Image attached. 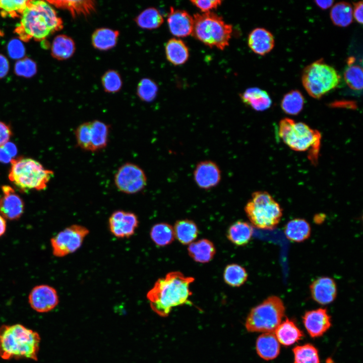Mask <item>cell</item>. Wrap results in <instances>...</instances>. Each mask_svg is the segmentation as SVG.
<instances>
[{"instance_id":"6da1fadb","label":"cell","mask_w":363,"mask_h":363,"mask_svg":"<svg viewBox=\"0 0 363 363\" xmlns=\"http://www.w3.org/2000/svg\"><path fill=\"white\" fill-rule=\"evenodd\" d=\"M195 278L179 271H172L159 278L147 294L152 310L158 315L166 317L173 308L191 305L190 285Z\"/></svg>"},{"instance_id":"7a4b0ae2","label":"cell","mask_w":363,"mask_h":363,"mask_svg":"<svg viewBox=\"0 0 363 363\" xmlns=\"http://www.w3.org/2000/svg\"><path fill=\"white\" fill-rule=\"evenodd\" d=\"M20 18L15 32L21 40L25 42L31 39L43 40L63 28V21L55 10L43 1H29Z\"/></svg>"},{"instance_id":"3957f363","label":"cell","mask_w":363,"mask_h":363,"mask_svg":"<svg viewBox=\"0 0 363 363\" xmlns=\"http://www.w3.org/2000/svg\"><path fill=\"white\" fill-rule=\"evenodd\" d=\"M40 337L38 333L17 324L0 327V357L12 358L38 359Z\"/></svg>"},{"instance_id":"277c9868","label":"cell","mask_w":363,"mask_h":363,"mask_svg":"<svg viewBox=\"0 0 363 363\" xmlns=\"http://www.w3.org/2000/svg\"><path fill=\"white\" fill-rule=\"evenodd\" d=\"M11 163L9 179L23 192L45 189L54 175L53 171L45 169L32 158L19 157L13 159Z\"/></svg>"},{"instance_id":"5b68a950","label":"cell","mask_w":363,"mask_h":363,"mask_svg":"<svg viewBox=\"0 0 363 363\" xmlns=\"http://www.w3.org/2000/svg\"><path fill=\"white\" fill-rule=\"evenodd\" d=\"M192 35L198 40L210 47L220 50L229 43L232 26L214 13L209 12L194 15Z\"/></svg>"},{"instance_id":"8992f818","label":"cell","mask_w":363,"mask_h":363,"mask_svg":"<svg viewBox=\"0 0 363 363\" xmlns=\"http://www.w3.org/2000/svg\"><path fill=\"white\" fill-rule=\"evenodd\" d=\"M245 211L251 223L261 229H274L282 216L279 204L266 191L253 193Z\"/></svg>"},{"instance_id":"52a82bcc","label":"cell","mask_w":363,"mask_h":363,"mask_svg":"<svg viewBox=\"0 0 363 363\" xmlns=\"http://www.w3.org/2000/svg\"><path fill=\"white\" fill-rule=\"evenodd\" d=\"M284 314L282 300L277 296H269L251 310L246 328L250 332H274Z\"/></svg>"},{"instance_id":"ba28073f","label":"cell","mask_w":363,"mask_h":363,"mask_svg":"<svg viewBox=\"0 0 363 363\" xmlns=\"http://www.w3.org/2000/svg\"><path fill=\"white\" fill-rule=\"evenodd\" d=\"M340 81V77L335 69L320 60L308 66L302 76L305 89L311 96L316 99L335 89Z\"/></svg>"},{"instance_id":"9c48e42d","label":"cell","mask_w":363,"mask_h":363,"mask_svg":"<svg viewBox=\"0 0 363 363\" xmlns=\"http://www.w3.org/2000/svg\"><path fill=\"white\" fill-rule=\"evenodd\" d=\"M278 134L283 142L294 151L318 149L321 135L305 123L283 118L279 124Z\"/></svg>"},{"instance_id":"30bf717a","label":"cell","mask_w":363,"mask_h":363,"mask_svg":"<svg viewBox=\"0 0 363 363\" xmlns=\"http://www.w3.org/2000/svg\"><path fill=\"white\" fill-rule=\"evenodd\" d=\"M89 232L88 228L78 224L60 231L50 240L53 255L63 257L75 252L81 247Z\"/></svg>"},{"instance_id":"8fae6325","label":"cell","mask_w":363,"mask_h":363,"mask_svg":"<svg viewBox=\"0 0 363 363\" xmlns=\"http://www.w3.org/2000/svg\"><path fill=\"white\" fill-rule=\"evenodd\" d=\"M114 183L122 193L134 194L145 188L147 178L144 171L139 165L127 162L118 168L114 176Z\"/></svg>"},{"instance_id":"7c38bea8","label":"cell","mask_w":363,"mask_h":363,"mask_svg":"<svg viewBox=\"0 0 363 363\" xmlns=\"http://www.w3.org/2000/svg\"><path fill=\"white\" fill-rule=\"evenodd\" d=\"M28 300L31 308L39 313L51 311L59 302L55 289L46 284L35 286L29 293Z\"/></svg>"},{"instance_id":"4fadbf2b","label":"cell","mask_w":363,"mask_h":363,"mask_svg":"<svg viewBox=\"0 0 363 363\" xmlns=\"http://www.w3.org/2000/svg\"><path fill=\"white\" fill-rule=\"evenodd\" d=\"M108 223L109 230L113 235L118 238H128L134 234L139 220L133 212L116 210L109 217Z\"/></svg>"},{"instance_id":"5bb4252c","label":"cell","mask_w":363,"mask_h":363,"mask_svg":"<svg viewBox=\"0 0 363 363\" xmlns=\"http://www.w3.org/2000/svg\"><path fill=\"white\" fill-rule=\"evenodd\" d=\"M221 173L218 165L211 160L199 162L194 171V179L201 189L209 190L217 186L221 180Z\"/></svg>"},{"instance_id":"9a60e30c","label":"cell","mask_w":363,"mask_h":363,"mask_svg":"<svg viewBox=\"0 0 363 363\" xmlns=\"http://www.w3.org/2000/svg\"><path fill=\"white\" fill-rule=\"evenodd\" d=\"M3 195L0 198V215L9 220H17L22 215L24 203L22 198L10 186L2 187Z\"/></svg>"},{"instance_id":"2e32d148","label":"cell","mask_w":363,"mask_h":363,"mask_svg":"<svg viewBox=\"0 0 363 363\" xmlns=\"http://www.w3.org/2000/svg\"><path fill=\"white\" fill-rule=\"evenodd\" d=\"M302 319L308 333L314 338L323 335L331 325L330 316L326 309L319 308L306 312Z\"/></svg>"},{"instance_id":"e0dca14e","label":"cell","mask_w":363,"mask_h":363,"mask_svg":"<svg viewBox=\"0 0 363 363\" xmlns=\"http://www.w3.org/2000/svg\"><path fill=\"white\" fill-rule=\"evenodd\" d=\"M167 20L169 31L173 35L184 37L192 33L194 19L186 11L170 7Z\"/></svg>"},{"instance_id":"ac0fdd59","label":"cell","mask_w":363,"mask_h":363,"mask_svg":"<svg viewBox=\"0 0 363 363\" xmlns=\"http://www.w3.org/2000/svg\"><path fill=\"white\" fill-rule=\"evenodd\" d=\"M313 299L321 305L329 304L335 299L337 289L335 281L328 277H321L315 280L310 286Z\"/></svg>"},{"instance_id":"d6986e66","label":"cell","mask_w":363,"mask_h":363,"mask_svg":"<svg viewBox=\"0 0 363 363\" xmlns=\"http://www.w3.org/2000/svg\"><path fill=\"white\" fill-rule=\"evenodd\" d=\"M248 43L253 52L264 55L273 48L274 39L272 34L268 30L263 28H257L249 34Z\"/></svg>"},{"instance_id":"ffe728a7","label":"cell","mask_w":363,"mask_h":363,"mask_svg":"<svg viewBox=\"0 0 363 363\" xmlns=\"http://www.w3.org/2000/svg\"><path fill=\"white\" fill-rule=\"evenodd\" d=\"M256 348L259 356L269 360L279 355L280 344L274 332L263 333L257 339Z\"/></svg>"},{"instance_id":"44dd1931","label":"cell","mask_w":363,"mask_h":363,"mask_svg":"<svg viewBox=\"0 0 363 363\" xmlns=\"http://www.w3.org/2000/svg\"><path fill=\"white\" fill-rule=\"evenodd\" d=\"M240 97L243 103L257 111L265 110L269 108L272 104L268 93L257 87L247 89L240 95Z\"/></svg>"},{"instance_id":"7402d4cb","label":"cell","mask_w":363,"mask_h":363,"mask_svg":"<svg viewBox=\"0 0 363 363\" xmlns=\"http://www.w3.org/2000/svg\"><path fill=\"white\" fill-rule=\"evenodd\" d=\"M47 2L56 8L68 10L73 17L89 15L96 9L94 1H49Z\"/></svg>"},{"instance_id":"603a6c76","label":"cell","mask_w":363,"mask_h":363,"mask_svg":"<svg viewBox=\"0 0 363 363\" xmlns=\"http://www.w3.org/2000/svg\"><path fill=\"white\" fill-rule=\"evenodd\" d=\"M188 252L195 262L206 263L211 261L216 253V249L210 240L203 238L189 244Z\"/></svg>"},{"instance_id":"cb8c5ba5","label":"cell","mask_w":363,"mask_h":363,"mask_svg":"<svg viewBox=\"0 0 363 363\" xmlns=\"http://www.w3.org/2000/svg\"><path fill=\"white\" fill-rule=\"evenodd\" d=\"M274 332L278 342L285 346L293 344L304 336L295 323L287 318L278 326Z\"/></svg>"},{"instance_id":"d4e9b609","label":"cell","mask_w":363,"mask_h":363,"mask_svg":"<svg viewBox=\"0 0 363 363\" xmlns=\"http://www.w3.org/2000/svg\"><path fill=\"white\" fill-rule=\"evenodd\" d=\"M165 50L166 58L175 66L185 64L189 57L187 45L179 39L173 38L169 39L166 43Z\"/></svg>"},{"instance_id":"484cf974","label":"cell","mask_w":363,"mask_h":363,"mask_svg":"<svg viewBox=\"0 0 363 363\" xmlns=\"http://www.w3.org/2000/svg\"><path fill=\"white\" fill-rule=\"evenodd\" d=\"M119 32L108 28L96 29L92 33L91 42L93 46L100 50H107L116 44Z\"/></svg>"},{"instance_id":"4316f807","label":"cell","mask_w":363,"mask_h":363,"mask_svg":"<svg viewBox=\"0 0 363 363\" xmlns=\"http://www.w3.org/2000/svg\"><path fill=\"white\" fill-rule=\"evenodd\" d=\"M253 233V228L250 223L238 220L229 227L226 236L229 240L234 245L242 246L249 242Z\"/></svg>"},{"instance_id":"83f0119b","label":"cell","mask_w":363,"mask_h":363,"mask_svg":"<svg viewBox=\"0 0 363 363\" xmlns=\"http://www.w3.org/2000/svg\"><path fill=\"white\" fill-rule=\"evenodd\" d=\"M110 127L102 121H91V152L106 148L108 142Z\"/></svg>"},{"instance_id":"f1b7e54d","label":"cell","mask_w":363,"mask_h":363,"mask_svg":"<svg viewBox=\"0 0 363 363\" xmlns=\"http://www.w3.org/2000/svg\"><path fill=\"white\" fill-rule=\"evenodd\" d=\"M76 49L73 39L65 34L57 35L52 41L51 53L53 57L58 60H65L74 54Z\"/></svg>"},{"instance_id":"f546056e","label":"cell","mask_w":363,"mask_h":363,"mask_svg":"<svg viewBox=\"0 0 363 363\" xmlns=\"http://www.w3.org/2000/svg\"><path fill=\"white\" fill-rule=\"evenodd\" d=\"M311 227L305 219L295 218L288 221L284 228L287 238L294 242H302L309 237Z\"/></svg>"},{"instance_id":"4dcf8cb0","label":"cell","mask_w":363,"mask_h":363,"mask_svg":"<svg viewBox=\"0 0 363 363\" xmlns=\"http://www.w3.org/2000/svg\"><path fill=\"white\" fill-rule=\"evenodd\" d=\"M173 227L175 237L179 242L185 245L193 243L199 233L196 224L193 221L189 219L177 221Z\"/></svg>"},{"instance_id":"1f68e13d","label":"cell","mask_w":363,"mask_h":363,"mask_svg":"<svg viewBox=\"0 0 363 363\" xmlns=\"http://www.w3.org/2000/svg\"><path fill=\"white\" fill-rule=\"evenodd\" d=\"M150 235L154 243L159 247L170 245L175 238L173 227L165 222L154 225L151 228Z\"/></svg>"},{"instance_id":"d6a6232c","label":"cell","mask_w":363,"mask_h":363,"mask_svg":"<svg viewBox=\"0 0 363 363\" xmlns=\"http://www.w3.org/2000/svg\"><path fill=\"white\" fill-rule=\"evenodd\" d=\"M137 25L145 29H154L159 27L164 19L157 9L148 8L141 12L135 19Z\"/></svg>"},{"instance_id":"836d02e7","label":"cell","mask_w":363,"mask_h":363,"mask_svg":"<svg viewBox=\"0 0 363 363\" xmlns=\"http://www.w3.org/2000/svg\"><path fill=\"white\" fill-rule=\"evenodd\" d=\"M330 17L335 25L342 27H346L352 22V7L350 4L346 2L338 3L332 7Z\"/></svg>"},{"instance_id":"e575fe53","label":"cell","mask_w":363,"mask_h":363,"mask_svg":"<svg viewBox=\"0 0 363 363\" xmlns=\"http://www.w3.org/2000/svg\"><path fill=\"white\" fill-rule=\"evenodd\" d=\"M305 99L298 90H292L286 93L283 97L281 106L283 111L290 115H296L302 109Z\"/></svg>"},{"instance_id":"d590c367","label":"cell","mask_w":363,"mask_h":363,"mask_svg":"<svg viewBox=\"0 0 363 363\" xmlns=\"http://www.w3.org/2000/svg\"><path fill=\"white\" fill-rule=\"evenodd\" d=\"M247 278V271L238 264H230L225 268L223 279L225 282L230 286H240L246 282Z\"/></svg>"},{"instance_id":"8d00e7d4","label":"cell","mask_w":363,"mask_h":363,"mask_svg":"<svg viewBox=\"0 0 363 363\" xmlns=\"http://www.w3.org/2000/svg\"><path fill=\"white\" fill-rule=\"evenodd\" d=\"M292 351L293 363H320L318 350L311 344L296 346Z\"/></svg>"},{"instance_id":"74e56055","label":"cell","mask_w":363,"mask_h":363,"mask_svg":"<svg viewBox=\"0 0 363 363\" xmlns=\"http://www.w3.org/2000/svg\"><path fill=\"white\" fill-rule=\"evenodd\" d=\"M29 1H0V14L4 17H21Z\"/></svg>"},{"instance_id":"f35d334b","label":"cell","mask_w":363,"mask_h":363,"mask_svg":"<svg viewBox=\"0 0 363 363\" xmlns=\"http://www.w3.org/2000/svg\"><path fill=\"white\" fill-rule=\"evenodd\" d=\"M158 90L157 85L154 81L144 78L138 84L137 94L142 101L149 102L155 98Z\"/></svg>"},{"instance_id":"ab89813d","label":"cell","mask_w":363,"mask_h":363,"mask_svg":"<svg viewBox=\"0 0 363 363\" xmlns=\"http://www.w3.org/2000/svg\"><path fill=\"white\" fill-rule=\"evenodd\" d=\"M345 81L347 85L352 89L361 90L363 84V73L362 68L358 65L349 66L344 73Z\"/></svg>"},{"instance_id":"60d3db41","label":"cell","mask_w":363,"mask_h":363,"mask_svg":"<svg viewBox=\"0 0 363 363\" xmlns=\"http://www.w3.org/2000/svg\"><path fill=\"white\" fill-rule=\"evenodd\" d=\"M77 145L81 149L91 150V121L84 122L79 125L75 131Z\"/></svg>"},{"instance_id":"b9f144b4","label":"cell","mask_w":363,"mask_h":363,"mask_svg":"<svg viewBox=\"0 0 363 363\" xmlns=\"http://www.w3.org/2000/svg\"><path fill=\"white\" fill-rule=\"evenodd\" d=\"M101 83L104 91L111 93L118 92L123 84L120 75L113 70H108L102 75Z\"/></svg>"},{"instance_id":"7bdbcfd3","label":"cell","mask_w":363,"mask_h":363,"mask_svg":"<svg viewBox=\"0 0 363 363\" xmlns=\"http://www.w3.org/2000/svg\"><path fill=\"white\" fill-rule=\"evenodd\" d=\"M14 71L17 76L31 77L37 72L36 64L29 58H23L16 63Z\"/></svg>"},{"instance_id":"ee69618b","label":"cell","mask_w":363,"mask_h":363,"mask_svg":"<svg viewBox=\"0 0 363 363\" xmlns=\"http://www.w3.org/2000/svg\"><path fill=\"white\" fill-rule=\"evenodd\" d=\"M7 49L9 56L13 59H22L25 54L24 45L20 39L11 40L8 43Z\"/></svg>"},{"instance_id":"f6af8a7d","label":"cell","mask_w":363,"mask_h":363,"mask_svg":"<svg viewBox=\"0 0 363 363\" xmlns=\"http://www.w3.org/2000/svg\"><path fill=\"white\" fill-rule=\"evenodd\" d=\"M191 2L203 13H206L217 8L221 5L222 2L220 0H193L191 1Z\"/></svg>"},{"instance_id":"bcb514c9","label":"cell","mask_w":363,"mask_h":363,"mask_svg":"<svg viewBox=\"0 0 363 363\" xmlns=\"http://www.w3.org/2000/svg\"><path fill=\"white\" fill-rule=\"evenodd\" d=\"M12 134L10 127L5 123L0 121V147L9 142Z\"/></svg>"},{"instance_id":"7dc6e473","label":"cell","mask_w":363,"mask_h":363,"mask_svg":"<svg viewBox=\"0 0 363 363\" xmlns=\"http://www.w3.org/2000/svg\"><path fill=\"white\" fill-rule=\"evenodd\" d=\"M362 1L358 2L354 4V9L353 10V17L359 23L362 24Z\"/></svg>"},{"instance_id":"c3c4849f","label":"cell","mask_w":363,"mask_h":363,"mask_svg":"<svg viewBox=\"0 0 363 363\" xmlns=\"http://www.w3.org/2000/svg\"><path fill=\"white\" fill-rule=\"evenodd\" d=\"M9 70V63L7 58L0 53V79L5 77Z\"/></svg>"},{"instance_id":"681fc988","label":"cell","mask_w":363,"mask_h":363,"mask_svg":"<svg viewBox=\"0 0 363 363\" xmlns=\"http://www.w3.org/2000/svg\"><path fill=\"white\" fill-rule=\"evenodd\" d=\"M13 158L3 146L0 147V162L7 163L11 162Z\"/></svg>"},{"instance_id":"f907efd6","label":"cell","mask_w":363,"mask_h":363,"mask_svg":"<svg viewBox=\"0 0 363 363\" xmlns=\"http://www.w3.org/2000/svg\"><path fill=\"white\" fill-rule=\"evenodd\" d=\"M3 146L8 151L13 158L16 156L17 153V149L14 144L8 142Z\"/></svg>"},{"instance_id":"816d5d0a","label":"cell","mask_w":363,"mask_h":363,"mask_svg":"<svg viewBox=\"0 0 363 363\" xmlns=\"http://www.w3.org/2000/svg\"><path fill=\"white\" fill-rule=\"evenodd\" d=\"M334 1L332 0L328 1H316V4L322 9H326L330 8L333 4Z\"/></svg>"},{"instance_id":"f5cc1de1","label":"cell","mask_w":363,"mask_h":363,"mask_svg":"<svg viewBox=\"0 0 363 363\" xmlns=\"http://www.w3.org/2000/svg\"><path fill=\"white\" fill-rule=\"evenodd\" d=\"M6 227L7 224L5 218L0 215V236L5 233Z\"/></svg>"}]
</instances>
